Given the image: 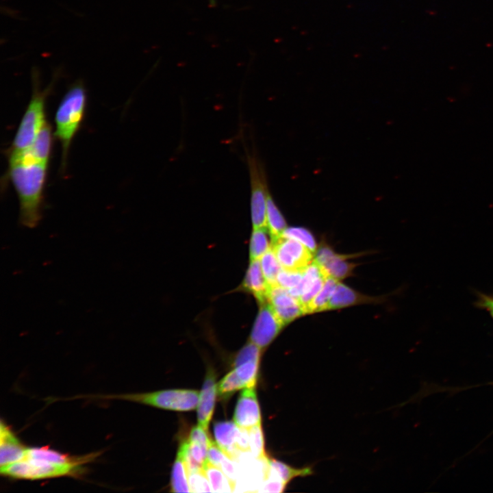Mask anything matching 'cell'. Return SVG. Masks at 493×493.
I'll return each instance as SVG.
<instances>
[{"label": "cell", "mask_w": 493, "mask_h": 493, "mask_svg": "<svg viewBox=\"0 0 493 493\" xmlns=\"http://www.w3.org/2000/svg\"><path fill=\"white\" fill-rule=\"evenodd\" d=\"M8 175L19 201L22 225L35 227L42 218L44 190L49 164L42 162L25 149L8 153Z\"/></svg>", "instance_id": "cell-1"}, {"label": "cell", "mask_w": 493, "mask_h": 493, "mask_svg": "<svg viewBox=\"0 0 493 493\" xmlns=\"http://www.w3.org/2000/svg\"><path fill=\"white\" fill-rule=\"evenodd\" d=\"M60 68L53 73L49 86L41 90L40 87L39 71L32 67V94L27 109L16 130L9 152H18L32 145L40 130L47 122L45 118V105L48 95L51 92L53 84L61 73Z\"/></svg>", "instance_id": "cell-2"}, {"label": "cell", "mask_w": 493, "mask_h": 493, "mask_svg": "<svg viewBox=\"0 0 493 493\" xmlns=\"http://www.w3.org/2000/svg\"><path fill=\"white\" fill-rule=\"evenodd\" d=\"M87 103L81 80L75 81L62 98L55 113L53 133L62 147V170H64L71 144L83 121Z\"/></svg>", "instance_id": "cell-3"}, {"label": "cell", "mask_w": 493, "mask_h": 493, "mask_svg": "<svg viewBox=\"0 0 493 493\" xmlns=\"http://www.w3.org/2000/svg\"><path fill=\"white\" fill-rule=\"evenodd\" d=\"M90 462L91 460L61 464L23 458L18 462L1 466L0 471L5 477L21 479L35 480L77 476L82 472L84 465Z\"/></svg>", "instance_id": "cell-4"}, {"label": "cell", "mask_w": 493, "mask_h": 493, "mask_svg": "<svg viewBox=\"0 0 493 493\" xmlns=\"http://www.w3.org/2000/svg\"><path fill=\"white\" fill-rule=\"evenodd\" d=\"M200 392L193 390H166L147 393L92 396L102 399H121L174 411H190L199 403Z\"/></svg>", "instance_id": "cell-5"}, {"label": "cell", "mask_w": 493, "mask_h": 493, "mask_svg": "<svg viewBox=\"0 0 493 493\" xmlns=\"http://www.w3.org/2000/svg\"><path fill=\"white\" fill-rule=\"evenodd\" d=\"M251 186V216L253 228L267 227L266 202L269 194L263 166L256 156L247 157Z\"/></svg>", "instance_id": "cell-6"}, {"label": "cell", "mask_w": 493, "mask_h": 493, "mask_svg": "<svg viewBox=\"0 0 493 493\" xmlns=\"http://www.w3.org/2000/svg\"><path fill=\"white\" fill-rule=\"evenodd\" d=\"M272 249L282 269L303 270L314 261V253L292 238L280 236L273 240Z\"/></svg>", "instance_id": "cell-7"}, {"label": "cell", "mask_w": 493, "mask_h": 493, "mask_svg": "<svg viewBox=\"0 0 493 493\" xmlns=\"http://www.w3.org/2000/svg\"><path fill=\"white\" fill-rule=\"evenodd\" d=\"M260 305L249 340L263 351L277 338L285 325L268 302Z\"/></svg>", "instance_id": "cell-8"}, {"label": "cell", "mask_w": 493, "mask_h": 493, "mask_svg": "<svg viewBox=\"0 0 493 493\" xmlns=\"http://www.w3.org/2000/svg\"><path fill=\"white\" fill-rule=\"evenodd\" d=\"M351 256V255L338 254L328 244L322 242L315 252L314 261L320 267L327 277L339 281L351 276L353 273L356 264L348 261Z\"/></svg>", "instance_id": "cell-9"}, {"label": "cell", "mask_w": 493, "mask_h": 493, "mask_svg": "<svg viewBox=\"0 0 493 493\" xmlns=\"http://www.w3.org/2000/svg\"><path fill=\"white\" fill-rule=\"evenodd\" d=\"M267 302L285 326L304 314L299 300L278 285L270 286Z\"/></svg>", "instance_id": "cell-10"}, {"label": "cell", "mask_w": 493, "mask_h": 493, "mask_svg": "<svg viewBox=\"0 0 493 493\" xmlns=\"http://www.w3.org/2000/svg\"><path fill=\"white\" fill-rule=\"evenodd\" d=\"M256 386L246 388L242 391L234 411L233 420L240 428L249 429L262 424Z\"/></svg>", "instance_id": "cell-11"}, {"label": "cell", "mask_w": 493, "mask_h": 493, "mask_svg": "<svg viewBox=\"0 0 493 493\" xmlns=\"http://www.w3.org/2000/svg\"><path fill=\"white\" fill-rule=\"evenodd\" d=\"M217 394L215 375L212 370H210L205 376L197 405L199 425L206 431L212 418Z\"/></svg>", "instance_id": "cell-12"}, {"label": "cell", "mask_w": 493, "mask_h": 493, "mask_svg": "<svg viewBox=\"0 0 493 493\" xmlns=\"http://www.w3.org/2000/svg\"><path fill=\"white\" fill-rule=\"evenodd\" d=\"M241 290L252 294L260 305L267 302L270 286L263 274L260 260H250Z\"/></svg>", "instance_id": "cell-13"}, {"label": "cell", "mask_w": 493, "mask_h": 493, "mask_svg": "<svg viewBox=\"0 0 493 493\" xmlns=\"http://www.w3.org/2000/svg\"><path fill=\"white\" fill-rule=\"evenodd\" d=\"M26 448L3 421L0 425V466L8 465L24 458Z\"/></svg>", "instance_id": "cell-14"}, {"label": "cell", "mask_w": 493, "mask_h": 493, "mask_svg": "<svg viewBox=\"0 0 493 493\" xmlns=\"http://www.w3.org/2000/svg\"><path fill=\"white\" fill-rule=\"evenodd\" d=\"M240 429V427L232 421L217 422L214 426L216 442L227 456L236 461L241 453L236 446Z\"/></svg>", "instance_id": "cell-15"}, {"label": "cell", "mask_w": 493, "mask_h": 493, "mask_svg": "<svg viewBox=\"0 0 493 493\" xmlns=\"http://www.w3.org/2000/svg\"><path fill=\"white\" fill-rule=\"evenodd\" d=\"M381 297L362 294L349 286L338 282L330 300L328 310L336 309L364 303H378Z\"/></svg>", "instance_id": "cell-16"}, {"label": "cell", "mask_w": 493, "mask_h": 493, "mask_svg": "<svg viewBox=\"0 0 493 493\" xmlns=\"http://www.w3.org/2000/svg\"><path fill=\"white\" fill-rule=\"evenodd\" d=\"M99 455V453H96L78 457L70 456L47 447H33L26 448L24 458L63 464L83 460L92 461Z\"/></svg>", "instance_id": "cell-17"}, {"label": "cell", "mask_w": 493, "mask_h": 493, "mask_svg": "<svg viewBox=\"0 0 493 493\" xmlns=\"http://www.w3.org/2000/svg\"><path fill=\"white\" fill-rule=\"evenodd\" d=\"M52 129L49 123H46L28 151L39 161L49 164L53 142Z\"/></svg>", "instance_id": "cell-18"}, {"label": "cell", "mask_w": 493, "mask_h": 493, "mask_svg": "<svg viewBox=\"0 0 493 493\" xmlns=\"http://www.w3.org/2000/svg\"><path fill=\"white\" fill-rule=\"evenodd\" d=\"M266 225L270 233L272 241L281 236L287 228V223L282 213L277 206L270 194L266 202Z\"/></svg>", "instance_id": "cell-19"}, {"label": "cell", "mask_w": 493, "mask_h": 493, "mask_svg": "<svg viewBox=\"0 0 493 493\" xmlns=\"http://www.w3.org/2000/svg\"><path fill=\"white\" fill-rule=\"evenodd\" d=\"M270 238L267 227L253 228L249 244L250 260L260 259L272 247L273 241H270Z\"/></svg>", "instance_id": "cell-20"}, {"label": "cell", "mask_w": 493, "mask_h": 493, "mask_svg": "<svg viewBox=\"0 0 493 493\" xmlns=\"http://www.w3.org/2000/svg\"><path fill=\"white\" fill-rule=\"evenodd\" d=\"M203 472L214 492H232L235 491V485L218 466L207 462L204 466Z\"/></svg>", "instance_id": "cell-21"}, {"label": "cell", "mask_w": 493, "mask_h": 493, "mask_svg": "<svg viewBox=\"0 0 493 493\" xmlns=\"http://www.w3.org/2000/svg\"><path fill=\"white\" fill-rule=\"evenodd\" d=\"M339 281L327 277L324 285L308 307L307 314L320 312L328 310L329 304Z\"/></svg>", "instance_id": "cell-22"}, {"label": "cell", "mask_w": 493, "mask_h": 493, "mask_svg": "<svg viewBox=\"0 0 493 493\" xmlns=\"http://www.w3.org/2000/svg\"><path fill=\"white\" fill-rule=\"evenodd\" d=\"M170 488L173 492H191L188 471L182 458L179 455H177L172 468Z\"/></svg>", "instance_id": "cell-23"}, {"label": "cell", "mask_w": 493, "mask_h": 493, "mask_svg": "<svg viewBox=\"0 0 493 493\" xmlns=\"http://www.w3.org/2000/svg\"><path fill=\"white\" fill-rule=\"evenodd\" d=\"M263 274L270 286L276 284L278 274L282 269L272 247L260 259Z\"/></svg>", "instance_id": "cell-24"}, {"label": "cell", "mask_w": 493, "mask_h": 493, "mask_svg": "<svg viewBox=\"0 0 493 493\" xmlns=\"http://www.w3.org/2000/svg\"><path fill=\"white\" fill-rule=\"evenodd\" d=\"M269 462L271 467L275 470L286 485L293 478L296 477H306L312 474V470L309 467L294 468L280 461L270 458Z\"/></svg>", "instance_id": "cell-25"}, {"label": "cell", "mask_w": 493, "mask_h": 493, "mask_svg": "<svg viewBox=\"0 0 493 493\" xmlns=\"http://www.w3.org/2000/svg\"><path fill=\"white\" fill-rule=\"evenodd\" d=\"M241 389H244V385L234 369L217 383V394L224 399L229 398L235 392Z\"/></svg>", "instance_id": "cell-26"}, {"label": "cell", "mask_w": 493, "mask_h": 493, "mask_svg": "<svg viewBox=\"0 0 493 493\" xmlns=\"http://www.w3.org/2000/svg\"><path fill=\"white\" fill-rule=\"evenodd\" d=\"M281 236L301 242L314 253L317 250L318 246L314 236L305 228L298 227H287Z\"/></svg>", "instance_id": "cell-27"}, {"label": "cell", "mask_w": 493, "mask_h": 493, "mask_svg": "<svg viewBox=\"0 0 493 493\" xmlns=\"http://www.w3.org/2000/svg\"><path fill=\"white\" fill-rule=\"evenodd\" d=\"M249 437L250 453L255 458L266 456L264 451V438L262 424L248 429Z\"/></svg>", "instance_id": "cell-28"}, {"label": "cell", "mask_w": 493, "mask_h": 493, "mask_svg": "<svg viewBox=\"0 0 493 493\" xmlns=\"http://www.w3.org/2000/svg\"><path fill=\"white\" fill-rule=\"evenodd\" d=\"M262 350L250 340L238 352L233 361L234 366L247 362H259Z\"/></svg>", "instance_id": "cell-29"}, {"label": "cell", "mask_w": 493, "mask_h": 493, "mask_svg": "<svg viewBox=\"0 0 493 493\" xmlns=\"http://www.w3.org/2000/svg\"><path fill=\"white\" fill-rule=\"evenodd\" d=\"M303 270L281 269L277 275L275 285H278L288 290L296 288L302 280Z\"/></svg>", "instance_id": "cell-30"}, {"label": "cell", "mask_w": 493, "mask_h": 493, "mask_svg": "<svg viewBox=\"0 0 493 493\" xmlns=\"http://www.w3.org/2000/svg\"><path fill=\"white\" fill-rule=\"evenodd\" d=\"M286 485L275 470L270 466V470L257 492H281L283 491Z\"/></svg>", "instance_id": "cell-31"}, {"label": "cell", "mask_w": 493, "mask_h": 493, "mask_svg": "<svg viewBox=\"0 0 493 493\" xmlns=\"http://www.w3.org/2000/svg\"><path fill=\"white\" fill-rule=\"evenodd\" d=\"M191 492H212L210 483L203 471L188 472Z\"/></svg>", "instance_id": "cell-32"}, {"label": "cell", "mask_w": 493, "mask_h": 493, "mask_svg": "<svg viewBox=\"0 0 493 493\" xmlns=\"http://www.w3.org/2000/svg\"><path fill=\"white\" fill-rule=\"evenodd\" d=\"M207 431L201 426H196L190 431L188 440L190 442L201 444L208 448L212 440L208 436Z\"/></svg>", "instance_id": "cell-33"}, {"label": "cell", "mask_w": 493, "mask_h": 493, "mask_svg": "<svg viewBox=\"0 0 493 493\" xmlns=\"http://www.w3.org/2000/svg\"><path fill=\"white\" fill-rule=\"evenodd\" d=\"M226 455L219 447L216 442L213 440L210 443L207 448V460L212 464L219 467L221 462Z\"/></svg>", "instance_id": "cell-34"}, {"label": "cell", "mask_w": 493, "mask_h": 493, "mask_svg": "<svg viewBox=\"0 0 493 493\" xmlns=\"http://www.w3.org/2000/svg\"><path fill=\"white\" fill-rule=\"evenodd\" d=\"M477 305L488 311L493 317V296L481 294Z\"/></svg>", "instance_id": "cell-35"}]
</instances>
